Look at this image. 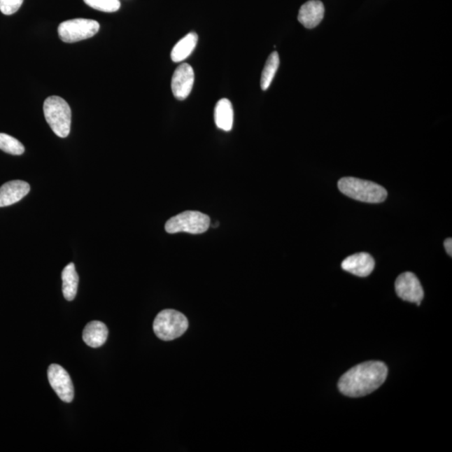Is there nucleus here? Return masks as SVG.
I'll list each match as a JSON object with an SVG mask.
<instances>
[{
	"label": "nucleus",
	"instance_id": "1",
	"mask_svg": "<svg viewBox=\"0 0 452 452\" xmlns=\"http://www.w3.org/2000/svg\"><path fill=\"white\" fill-rule=\"evenodd\" d=\"M388 368L385 362H362L347 371L340 378L338 387L348 397L359 398L379 389L386 381Z\"/></svg>",
	"mask_w": 452,
	"mask_h": 452
},
{
	"label": "nucleus",
	"instance_id": "2",
	"mask_svg": "<svg viewBox=\"0 0 452 452\" xmlns=\"http://www.w3.org/2000/svg\"><path fill=\"white\" fill-rule=\"evenodd\" d=\"M339 189L345 195L366 203H381L387 198L385 188L374 182L346 177L339 181Z\"/></svg>",
	"mask_w": 452,
	"mask_h": 452
},
{
	"label": "nucleus",
	"instance_id": "3",
	"mask_svg": "<svg viewBox=\"0 0 452 452\" xmlns=\"http://www.w3.org/2000/svg\"><path fill=\"white\" fill-rule=\"evenodd\" d=\"M47 123L59 138L69 135L71 125V110L62 97L52 96L46 98L43 106Z\"/></svg>",
	"mask_w": 452,
	"mask_h": 452
},
{
	"label": "nucleus",
	"instance_id": "4",
	"mask_svg": "<svg viewBox=\"0 0 452 452\" xmlns=\"http://www.w3.org/2000/svg\"><path fill=\"white\" fill-rule=\"evenodd\" d=\"M189 327V322L183 313L176 310L162 311L153 322V331L157 338L171 341L180 338Z\"/></svg>",
	"mask_w": 452,
	"mask_h": 452
},
{
	"label": "nucleus",
	"instance_id": "5",
	"mask_svg": "<svg viewBox=\"0 0 452 452\" xmlns=\"http://www.w3.org/2000/svg\"><path fill=\"white\" fill-rule=\"evenodd\" d=\"M210 225V217L203 213L185 211L169 219L165 225V230L169 234H202L206 232Z\"/></svg>",
	"mask_w": 452,
	"mask_h": 452
},
{
	"label": "nucleus",
	"instance_id": "6",
	"mask_svg": "<svg viewBox=\"0 0 452 452\" xmlns=\"http://www.w3.org/2000/svg\"><path fill=\"white\" fill-rule=\"evenodd\" d=\"M100 24L96 20L74 19L64 21L58 27L59 39L66 43H75L89 39L99 31Z\"/></svg>",
	"mask_w": 452,
	"mask_h": 452
},
{
	"label": "nucleus",
	"instance_id": "7",
	"mask_svg": "<svg viewBox=\"0 0 452 452\" xmlns=\"http://www.w3.org/2000/svg\"><path fill=\"white\" fill-rule=\"evenodd\" d=\"M395 292L402 300L420 306L424 298V291L419 279L412 272L400 274L395 283Z\"/></svg>",
	"mask_w": 452,
	"mask_h": 452
},
{
	"label": "nucleus",
	"instance_id": "8",
	"mask_svg": "<svg viewBox=\"0 0 452 452\" xmlns=\"http://www.w3.org/2000/svg\"><path fill=\"white\" fill-rule=\"evenodd\" d=\"M50 385L62 402L71 403L74 399V386L67 371L59 365H51L48 369Z\"/></svg>",
	"mask_w": 452,
	"mask_h": 452
},
{
	"label": "nucleus",
	"instance_id": "9",
	"mask_svg": "<svg viewBox=\"0 0 452 452\" xmlns=\"http://www.w3.org/2000/svg\"><path fill=\"white\" fill-rule=\"evenodd\" d=\"M195 83V71L189 64L183 63L174 71L171 89L176 99L185 100L190 96Z\"/></svg>",
	"mask_w": 452,
	"mask_h": 452
},
{
	"label": "nucleus",
	"instance_id": "10",
	"mask_svg": "<svg viewBox=\"0 0 452 452\" xmlns=\"http://www.w3.org/2000/svg\"><path fill=\"white\" fill-rule=\"evenodd\" d=\"M374 258L365 253L353 254L341 264L344 271L360 277L369 276L374 271Z\"/></svg>",
	"mask_w": 452,
	"mask_h": 452
},
{
	"label": "nucleus",
	"instance_id": "11",
	"mask_svg": "<svg viewBox=\"0 0 452 452\" xmlns=\"http://www.w3.org/2000/svg\"><path fill=\"white\" fill-rule=\"evenodd\" d=\"M31 190L29 183L22 181H12L0 187V207L10 206L20 202Z\"/></svg>",
	"mask_w": 452,
	"mask_h": 452
},
{
	"label": "nucleus",
	"instance_id": "12",
	"mask_svg": "<svg viewBox=\"0 0 452 452\" xmlns=\"http://www.w3.org/2000/svg\"><path fill=\"white\" fill-rule=\"evenodd\" d=\"M323 3L319 0H310L300 8L298 21L306 29H313L321 23L323 19Z\"/></svg>",
	"mask_w": 452,
	"mask_h": 452
},
{
	"label": "nucleus",
	"instance_id": "13",
	"mask_svg": "<svg viewBox=\"0 0 452 452\" xmlns=\"http://www.w3.org/2000/svg\"><path fill=\"white\" fill-rule=\"evenodd\" d=\"M108 330L104 323L92 321L87 324L83 330L84 342L92 348L102 346L108 339Z\"/></svg>",
	"mask_w": 452,
	"mask_h": 452
},
{
	"label": "nucleus",
	"instance_id": "14",
	"mask_svg": "<svg viewBox=\"0 0 452 452\" xmlns=\"http://www.w3.org/2000/svg\"><path fill=\"white\" fill-rule=\"evenodd\" d=\"M215 122L218 129L229 132L232 129L234 123V111L232 102L228 99L220 100L215 108Z\"/></svg>",
	"mask_w": 452,
	"mask_h": 452
},
{
	"label": "nucleus",
	"instance_id": "15",
	"mask_svg": "<svg viewBox=\"0 0 452 452\" xmlns=\"http://www.w3.org/2000/svg\"><path fill=\"white\" fill-rule=\"evenodd\" d=\"M198 43V36L195 32L188 34L178 43L174 45L171 51V59L174 62L180 63L193 53L196 45Z\"/></svg>",
	"mask_w": 452,
	"mask_h": 452
},
{
	"label": "nucleus",
	"instance_id": "16",
	"mask_svg": "<svg viewBox=\"0 0 452 452\" xmlns=\"http://www.w3.org/2000/svg\"><path fill=\"white\" fill-rule=\"evenodd\" d=\"M63 295L67 301L74 300L78 293L79 276L73 263L68 264L62 274Z\"/></svg>",
	"mask_w": 452,
	"mask_h": 452
},
{
	"label": "nucleus",
	"instance_id": "17",
	"mask_svg": "<svg viewBox=\"0 0 452 452\" xmlns=\"http://www.w3.org/2000/svg\"><path fill=\"white\" fill-rule=\"evenodd\" d=\"M280 65V58L276 51L272 52L268 57L262 74L261 87L263 91H267L270 87Z\"/></svg>",
	"mask_w": 452,
	"mask_h": 452
},
{
	"label": "nucleus",
	"instance_id": "18",
	"mask_svg": "<svg viewBox=\"0 0 452 452\" xmlns=\"http://www.w3.org/2000/svg\"><path fill=\"white\" fill-rule=\"evenodd\" d=\"M0 149L12 155H21L24 153V145L18 139L2 133H0Z\"/></svg>",
	"mask_w": 452,
	"mask_h": 452
},
{
	"label": "nucleus",
	"instance_id": "19",
	"mask_svg": "<svg viewBox=\"0 0 452 452\" xmlns=\"http://www.w3.org/2000/svg\"><path fill=\"white\" fill-rule=\"evenodd\" d=\"M84 2L94 10L106 13L116 12L121 7L119 0H84Z\"/></svg>",
	"mask_w": 452,
	"mask_h": 452
},
{
	"label": "nucleus",
	"instance_id": "20",
	"mask_svg": "<svg viewBox=\"0 0 452 452\" xmlns=\"http://www.w3.org/2000/svg\"><path fill=\"white\" fill-rule=\"evenodd\" d=\"M24 0H0V11L6 15L15 14L20 10Z\"/></svg>",
	"mask_w": 452,
	"mask_h": 452
},
{
	"label": "nucleus",
	"instance_id": "21",
	"mask_svg": "<svg viewBox=\"0 0 452 452\" xmlns=\"http://www.w3.org/2000/svg\"><path fill=\"white\" fill-rule=\"evenodd\" d=\"M444 246L446 250L447 254L451 257L452 255V241L451 238L446 239V240L444 242Z\"/></svg>",
	"mask_w": 452,
	"mask_h": 452
}]
</instances>
